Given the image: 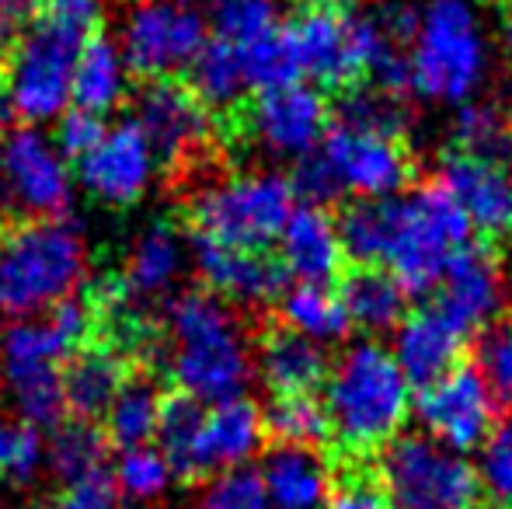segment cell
Returning a JSON list of instances; mask_svg holds the SVG:
<instances>
[{
	"mask_svg": "<svg viewBox=\"0 0 512 509\" xmlns=\"http://www.w3.org/2000/svg\"><path fill=\"white\" fill-rule=\"evenodd\" d=\"M11 102H7V95H4V88H0V136L7 133V129H11Z\"/></svg>",
	"mask_w": 512,
	"mask_h": 509,
	"instance_id": "c3c4849f",
	"label": "cell"
},
{
	"mask_svg": "<svg viewBox=\"0 0 512 509\" xmlns=\"http://www.w3.org/2000/svg\"><path fill=\"white\" fill-rule=\"evenodd\" d=\"M276 245H279V269H283V276L290 272L297 283L328 286V279H335L345 262L338 220L317 203L293 206Z\"/></svg>",
	"mask_w": 512,
	"mask_h": 509,
	"instance_id": "d6986e66",
	"label": "cell"
},
{
	"mask_svg": "<svg viewBox=\"0 0 512 509\" xmlns=\"http://www.w3.org/2000/svg\"><path fill=\"white\" fill-rule=\"evenodd\" d=\"M112 482L115 492L129 503H157V499L168 496L175 471H171L168 457L147 443V447L122 450L119 461H115Z\"/></svg>",
	"mask_w": 512,
	"mask_h": 509,
	"instance_id": "e575fe53",
	"label": "cell"
},
{
	"mask_svg": "<svg viewBox=\"0 0 512 509\" xmlns=\"http://www.w3.org/2000/svg\"><path fill=\"white\" fill-rule=\"evenodd\" d=\"M203 419L206 405L175 394L164 398L161 422H157V450L168 457L175 478H203L199 468V443H203Z\"/></svg>",
	"mask_w": 512,
	"mask_h": 509,
	"instance_id": "f546056e",
	"label": "cell"
},
{
	"mask_svg": "<svg viewBox=\"0 0 512 509\" xmlns=\"http://www.w3.org/2000/svg\"><path fill=\"white\" fill-rule=\"evenodd\" d=\"M502 46H506V53L512 56V14L506 18V25H502Z\"/></svg>",
	"mask_w": 512,
	"mask_h": 509,
	"instance_id": "681fc988",
	"label": "cell"
},
{
	"mask_svg": "<svg viewBox=\"0 0 512 509\" xmlns=\"http://www.w3.org/2000/svg\"><path fill=\"white\" fill-rule=\"evenodd\" d=\"M293 182L279 171H237V175L216 178L192 196V224L196 238L216 245L244 248V252H265L279 241L286 217L293 213Z\"/></svg>",
	"mask_w": 512,
	"mask_h": 509,
	"instance_id": "ba28073f",
	"label": "cell"
},
{
	"mask_svg": "<svg viewBox=\"0 0 512 509\" xmlns=\"http://www.w3.org/2000/svg\"><path fill=\"white\" fill-rule=\"evenodd\" d=\"M0 394H4V381H0Z\"/></svg>",
	"mask_w": 512,
	"mask_h": 509,
	"instance_id": "816d5d0a",
	"label": "cell"
},
{
	"mask_svg": "<svg viewBox=\"0 0 512 509\" xmlns=\"http://www.w3.org/2000/svg\"><path fill=\"white\" fill-rule=\"evenodd\" d=\"M161 391L143 377H129L126 387L115 394L112 408L105 412V440L119 450L147 447L157 436L161 422Z\"/></svg>",
	"mask_w": 512,
	"mask_h": 509,
	"instance_id": "4dcf8cb0",
	"label": "cell"
},
{
	"mask_svg": "<svg viewBox=\"0 0 512 509\" xmlns=\"http://www.w3.org/2000/svg\"><path fill=\"white\" fill-rule=\"evenodd\" d=\"M46 509H122V496L115 492V482L108 471L102 475L81 478V482H67Z\"/></svg>",
	"mask_w": 512,
	"mask_h": 509,
	"instance_id": "b9f144b4",
	"label": "cell"
},
{
	"mask_svg": "<svg viewBox=\"0 0 512 509\" xmlns=\"http://www.w3.org/2000/svg\"><path fill=\"white\" fill-rule=\"evenodd\" d=\"M377 489L391 509H478L481 503L474 464L425 433H401L380 450Z\"/></svg>",
	"mask_w": 512,
	"mask_h": 509,
	"instance_id": "9c48e42d",
	"label": "cell"
},
{
	"mask_svg": "<svg viewBox=\"0 0 512 509\" xmlns=\"http://www.w3.org/2000/svg\"><path fill=\"white\" fill-rule=\"evenodd\" d=\"M189 74H192V95H196L206 109H234L244 98V91H251L241 49L227 46V42H220V39L206 42L203 53H199L196 63L189 67Z\"/></svg>",
	"mask_w": 512,
	"mask_h": 509,
	"instance_id": "1f68e13d",
	"label": "cell"
},
{
	"mask_svg": "<svg viewBox=\"0 0 512 509\" xmlns=\"http://www.w3.org/2000/svg\"><path fill=\"white\" fill-rule=\"evenodd\" d=\"M164 360L178 394L199 405L244 398L255 377V353L244 321L209 290H185L164 311Z\"/></svg>",
	"mask_w": 512,
	"mask_h": 509,
	"instance_id": "7a4b0ae2",
	"label": "cell"
},
{
	"mask_svg": "<svg viewBox=\"0 0 512 509\" xmlns=\"http://www.w3.org/2000/svg\"><path fill=\"white\" fill-rule=\"evenodd\" d=\"M265 440V412L248 398L209 405L203 419V443H199V468L203 475L237 471L258 457Z\"/></svg>",
	"mask_w": 512,
	"mask_h": 509,
	"instance_id": "7402d4cb",
	"label": "cell"
},
{
	"mask_svg": "<svg viewBox=\"0 0 512 509\" xmlns=\"http://www.w3.org/2000/svg\"><path fill=\"white\" fill-rule=\"evenodd\" d=\"M108 440L95 422H67L56 426V433L46 443V468L67 482H81V478L102 475L105 471Z\"/></svg>",
	"mask_w": 512,
	"mask_h": 509,
	"instance_id": "d6a6232c",
	"label": "cell"
},
{
	"mask_svg": "<svg viewBox=\"0 0 512 509\" xmlns=\"http://www.w3.org/2000/svg\"><path fill=\"white\" fill-rule=\"evenodd\" d=\"M129 88V67L122 60L119 46L112 39H95L84 46L81 60L74 70V91H70V105L81 112L102 119L105 112H112L115 105L126 98Z\"/></svg>",
	"mask_w": 512,
	"mask_h": 509,
	"instance_id": "484cf974",
	"label": "cell"
},
{
	"mask_svg": "<svg viewBox=\"0 0 512 509\" xmlns=\"http://www.w3.org/2000/svg\"><path fill=\"white\" fill-rule=\"evenodd\" d=\"M126 356L108 342H88L81 353H74L63 367V398L67 412L77 422L105 419L115 394L126 387Z\"/></svg>",
	"mask_w": 512,
	"mask_h": 509,
	"instance_id": "cb8c5ba5",
	"label": "cell"
},
{
	"mask_svg": "<svg viewBox=\"0 0 512 509\" xmlns=\"http://www.w3.org/2000/svg\"><path fill=\"white\" fill-rule=\"evenodd\" d=\"M495 412H499V401L474 374V367L450 370L436 384L422 387L415 401L422 433L457 454L478 450L488 440V433L495 429Z\"/></svg>",
	"mask_w": 512,
	"mask_h": 509,
	"instance_id": "7c38bea8",
	"label": "cell"
},
{
	"mask_svg": "<svg viewBox=\"0 0 512 509\" xmlns=\"http://www.w3.org/2000/svg\"><path fill=\"white\" fill-rule=\"evenodd\" d=\"M474 374L485 381L499 405H512V325L495 321L478 335L474 346Z\"/></svg>",
	"mask_w": 512,
	"mask_h": 509,
	"instance_id": "74e56055",
	"label": "cell"
},
{
	"mask_svg": "<svg viewBox=\"0 0 512 509\" xmlns=\"http://www.w3.org/2000/svg\"><path fill=\"white\" fill-rule=\"evenodd\" d=\"M209 25L220 42L248 49L279 32L276 0H209Z\"/></svg>",
	"mask_w": 512,
	"mask_h": 509,
	"instance_id": "836d02e7",
	"label": "cell"
},
{
	"mask_svg": "<svg viewBox=\"0 0 512 509\" xmlns=\"http://www.w3.org/2000/svg\"><path fill=\"white\" fill-rule=\"evenodd\" d=\"M154 147L136 123L105 129V136L77 161V182L91 199L105 206H133L150 192L157 178Z\"/></svg>",
	"mask_w": 512,
	"mask_h": 509,
	"instance_id": "5bb4252c",
	"label": "cell"
},
{
	"mask_svg": "<svg viewBox=\"0 0 512 509\" xmlns=\"http://www.w3.org/2000/svg\"><path fill=\"white\" fill-rule=\"evenodd\" d=\"M506 272L488 248L467 245L439 279L436 311L460 332H485L506 307Z\"/></svg>",
	"mask_w": 512,
	"mask_h": 509,
	"instance_id": "e0dca14e",
	"label": "cell"
},
{
	"mask_svg": "<svg viewBox=\"0 0 512 509\" xmlns=\"http://www.w3.org/2000/svg\"><path fill=\"white\" fill-rule=\"evenodd\" d=\"M248 136L255 147L286 161H304L328 133V105L317 88L304 81L269 88L251 102Z\"/></svg>",
	"mask_w": 512,
	"mask_h": 509,
	"instance_id": "4fadbf2b",
	"label": "cell"
},
{
	"mask_svg": "<svg viewBox=\"0 0 512 509\" xmlns=\"http://www.w3.org/2000/svg\"><path fill=\"white\" fill-rule=\"evenodd\" d=\"M345 314L363 332H394L405 321L408 290L384 269H359L338 290Z\"/></svg>",
	"mask_w": 512,
	"mask_h": 509,
	"instance_id": "4316f807",
	"label": "cell"
},
{
	"mask_svg": "<svg viewBox=\"0 0 512 509\" xmlns=\"http://www.w3.org/2000/svg\"><path fill=\"white\" fill-rule=\"evenodd\" d=\"M324 509H391V506H387V499L380 496L377 485L359 482L356 478V482H345L338 492H331V499Z\"/></svg>",
	"mask_w": 512,
	"mask_h": 509,
	"instance_id": "bcb514c9",
	"label": "cell"
},
{
	"mask_svg": "<svg viewBox=\"0 0 512 509\" xmlns=\"http://www.w3.org/2000/svg\"><path fill=\"white\" fill-rule=\"evenodd\" d=\"M474 475H478L481 496L499 506H512V422H502L488 433V440L478 447Z\"/></svg>",
	"mask_w": 512,
	"mask_h": 509,
	"instance_id": "f35d334b",
	"label": "cell"
},
{
	"mask_svg": "<svg viewBox=\"0 0 512 509\" xmlns=\"http://www.w3.org/2000/svg\"><path fill=\"white\" fill-rule=\"evenodd\" d=\"M338 123L401 136L405 133V109L398 105V98L384 95V91H356L338 105Z\"/></svg>",
	"mask_w": 512,
	"mask_h": 509,
	"instance_id": "60d3db41",
	"label": "cell"
},
{
	"mask_svg": "<svg viewBox=\"0 0 512 509\" xmlns=\"http://www.w3.org/2000/svg\"><path fill=\"white\" fill-rule=\"evenodd\" d=\"M133 123L154 147L157 161L175 168L199 157L213 140V116L192 88L171 81H154L140 91Z\"/></svg>",
	"mask_w": 512,
	"mask_h": 509,
	"instance_id": "9a60e30c",
	"label": "cell"
},
{
	"mask_svg": "<svg viewBox=\"0 0 512 509\" xmlns=\"http://www.w3.org/2000/svg\"><path fill=\"white\" fill-rule=\"evenodd\" d=\"M262 489L272 509H324L335 492L328 457L317 447H283L269 450L262 461Z\"/></svg>",
	"mask_w": 512,
	"mask_h": 509,
	"instance_id": "44dd1931",
	"label": "cell"
},
{
	"mask_svg": "<svg viewBox=\"0 0 512 509\" xmlns=\"http://www.w3.org/2000/svg\"><path fill=\"white\" fill-rule=\"evenodd\" d=\"M453 140H457L460 154L495 157V161H502L506 150L512 147V123L495 102H467V105H460V112H457Z\"/></svg>",
	"mask_w": 512,
	"mask_h": 509,
	"instance_id": "d590c367",
	"label": "cell"
},
{
	"mask_svg": "<svg viewBox=\"0 0 512 509\" xmlns=\"http://www.w3.org/2000/svg\"><path fill=\"white\" fill-rule=\"evenodd\" d=\"M74 199V175L53 136L14 126L0 136V220H56Z\"/></svg>",
	"mask_w": 512,
	"mask_h": 509,
	"instance_id": "30bf717a",
	"label": "cell"
},
{
	"mask_svg": "<svg viewBox=\"0 0 512 509\" xmlns=\"http://www.w3.org/2000/svg\"><path fill=\"white\" fill-rule=\"evenodd\" d=\"M192 509H272V506L262 489L258 471L237 468V471L209 475Z\"/></svg>",
	"mask_w": 512,
	"mask_h": 509,
	"instance_id": "ab89813d",
	"label": "cell"
},
{
	"mask_svg": "<svg viewBox=\"0 0 512 509\" xmlns=\"http://www.w3.org/2000/svg\"><path fill=\"white\" fill-rule=\"evenodd\" d=\"M0 381L32 429H56L67 415L63 370L53 363H0Z\"/></svg>",
	"mask_w": 512,
	"mask_h": 509,
	"instance_id": "83f0119b",
	"label": "cell"
},
{
	"mask_svg": "<svg viewBox=\"0 0 512 509\" xmlns=\"http://www.w3.org/2000/svg\"><path fill=\"white\" fill-rule=\"evenodd\" d=\"M408 178L411 154L401 136L335 123L314 154L300 161L293 189H300L317 206L338 196L370 203V199H391L405 192Z\"/></svg>",
	"mask_w": 512,
	"mask_h": 509,
	"instance_id": "52a82bcc",
	"label": "cell"
},
{
	"mask_svg": "<svg viewBox=\"0 0 512 509\" xmlns=\"http://www.w3.org/2000/svg\"><path fill=\"white\" fill-rule=\"evenodd\" d=\"M209 21L192 0H136L122 18L119 53L129 74L168 81L203 53Z\"/></svg>",
	"mask_w": 512,
	"mask_h": 509,
	"instance_id": "8fae6325",
	"label": "cell"
},
{
	"mask_svg": "<svg viewBox=\"0 0 512 509\" xmlns=\"http://www.w3.org/2000/svg\"><path fill=\"white\" fill-rule=\"evenodd\" d=\"M102 25V0H42L39 18L7 49L4 95L32 126L56 123L70 109L74 70Z\"/></svg>",
	"mask_w": 512,
	"mask_h": 509,
	"instance_id": "3957f363",
	"label": "cell"
},
{
	"mask_svg": "<svg viewBox=\"0 0 512 509\" xmlns=\"http://www.w3.org/2000/svg\"><path fill=\"white\" fill-rule=\"evenodd\" d=\"M255 370L276 398H293V394H310L314 387L324 384L328 356H324V346L279 328V332H269L262 339Z\"/></svg>",
	"mask_w": 512,
	"mask_h": 509,
	"instance_id": "d4e9b609",
	"label": "cell"
},
{
	"mask_svg": "<svg viewBox=\"0 0 512 509\" xmlns=\"http://www.w3.org/2000/svg\"><path fill=\"white\" fill-rule=\"evenodd\" d=\"M42 11V0H0V46L11 49Z\"/></svg>",
	"mask_w": 512,
	"mask_h": 509,
	"instance_id": "f6af8a7d",
	"label": "cell"
},
{
	"mask_svg": "<svg viewBox=\"0 0 512 509\" xmlns=\"http://www.w3.org/2000/svg\"><path fill=\"white\" fill-rule=\"evenodd\" d=\"M189 262H192V248L185 245L178 227L168 224V220H154L129 245L126 269H122L119 279L133 304L136 300H154L164 297L182 279Z\"/></svg>",
	"mask_w": 512,
	"mask_h": 509,
	"instance_id": "603a6c76",
	"label": "cell"
},
{
	"mask_svg": "<svg viewBox=\"0 0 512 509\" xmlns=\"http://www.w3.org/2000/svg\"><path fill=\"white\" fill-rule=\"evenodd\" d=\"M192 262L203 276L206 290L227 304H269L283 297V269L265 258V252L216 245V241H192Z\"/></svg>",
	"mask_w": 512,
	"mask_h": 509,
	"instance_id": "ac0fdd59",
	"label": "cell"
},
{
	"mask_svg": "<svg viewBox=\"0 0 512 509\" xmlns=\"http://www.w3.org/2000/svg\"><path fill=\"white\" fill-rule=\"evenodd\" d=\"M408 88L432 105L474 102L492 70L478 0H422L408 28Z\"/></svg>",
	"mask_w": 512,
	"mask_h": 509,
	"instance_id": "277c9868",
	"label": "cell"
},
{
	"mask_svg": "<svg viewBox=\"0 0 512 509\" xmlns=\"http://www.w3.org/2000/svg\"><path fill=\"white\" fill-rule=\"evenodd\" d=\"M310 4H324V0H310Z\"/></svg>",
	"mask_w": 512,
	"mask_h": 509,
	"instance_id": "f907efd6",
	"label": "cell"
},
{
	"mask_svg": "<svg viewBox=\"0 0 512 509\" xmlns=\"http://www.w3.org/2000/svg\"><path fill=\"white\" fill-rule=\"evenodd\" d=\"M105 136V123L91 112H81V109H67L60 119H56V133H53V143L60 147L63 157H74L81 161L91 147Z\"/></svg>",
	"mask_w": 512,
	"mask_h": 509,
	"instance_id": "7bdbcfd3",
	"label": "cell"
},
{
	"mask_svg": "<svg viewBox=\"0 0 512 509\" xmlns=\"http://www.w3.org/2000/svg\"><path fill=\"white\" fill-rule=\"evenodd\" d=\"M88 276V241L77 224L32 220L0 234V318H42Z\"/></svg>",
	"mask_w": 512,
	"mask_h": 509,
	"instance_id": "8992f818",
	"label": "cell"
},
{
	"mask_svg": "<svg viewBox=\"0 0 512 509\" xmlns=\"http://www.w3.org/2000/svg\"><path fill=\"white\" fill-rule=\"evenodd\" d=\"M46 468V440H42L39 429L32 426H18L14 433V454H11V471H7V482L14 489H25Z\"/></svg>",
	"mask_w": 512,
	"mask_h": 509,
	"instance_id": "ee69618b",
	"label": "cell"
},
{
	"mask_svg": "<svg viewBox=\"0 0 512 509\" xmlns=\"http://www.w3.org/2000/svg\"><path fill=\"white\" fill-rule=\"evenodd\" d=\"M328 433L349 454H377L394 443L411 415V384L391 349L366 339L349 346L324 377Z\"/></svg>",
	"mask_w": 512,
	"mask_h": 509,
	"instance_id": "5b68a950",
	"label": "cell"
},
{
	"mask_svg": "<svg viewBox=\"0 0 512 509\" xmlns=\"http://www.w3.org/2000/svg\"><path fill=\"white\" fill-rule=\"evenodd\" d=\"M338 234L345 258L391 272L408 293L439 286L453 258L471 245V224L439 185L352 203L338 220Z\"/></svg>",
	"mask_w": 512,
	"mask_h": 509,
	"instance_id": "6da1fadb",
	"label": "cell"
},
{
	"mask_svg": "<svg viewBox=\"0 0 512 509\" xmlns=\"http://www.w3.org/2000/svg\"><path fill=\"white\" fill-rule=\"evenodd\" d=\"M464 339L457 325L443 318L436 307H425V311L405 314L398 328H394V363L405 374L408 384L429 387L439 377H446L450 370H457V360L464 353Z\"/></svg>",
	"mask_w": 512,
	"mask_h": 509,
	"instance_id": "ffe728a7",
	"label": "cell"
},
{
	"mask_svg": "<svg viewBox=\"0 0 512 509\" xmlns=\"http://www.w3.org/2000/svg\"><path fill=\"white\" fill-rule=\"evenodd\" d=\"M279 314H283L286 332L304 335V339L317 342V346L342 342L352 328L342 297L321 283H297L290 290H283Z\"/></svg>",
	"mask_w": 512,
	"mask_h": 509,
	"instance_id": "f1b7e54d",
	"label": "cell"
},
{
	"mask_svg": "<svg viewBox=\"0 0 512 509\" xmlns=\"http://www.w3.org/2000/svg\"><path fill=\"white\" fill-rule=\"evenodd\" d=\"M14 433H18V426H7V422H0V482H7V471H11Z\"/></svg>",
	"mask_w": 512,
	"mask_h": 509,
	"instance_id": "7dc6e473",
	"label": "cell"
},
{
	"mask_svg": "<svg viewBox=\"0 0 512 509\" xmlns=\"http://www.w3.org/2000/svg\"><path fill=\"white\" fill-rule=\"evenodd\" d=\"M436 185L481 234L499 238L512 231V171L506 161L450 150L439 164Z\"/></svg>",
	"mask_w": 512,
	"mask_h": 509,
	"instance_id": "2e32d148",
	"label": "cell"
},
{
	"mask_svg": "<svg viewBox=\"0 0 512 509\" xmlns=\"http://www.w3.org/2000/svg\"><path fill=\"white\" fill-rule=\"evenodd\" d=\"M265 433L276 436L283 447H317L328 433V415L324 405L310 394L276 398L265 412Z\"/></svg>",
	"mask_w": 512,
	"mask_h": 509,
	"instance_id": "8d00e7d4",
	"label": "cell"
}]
</instances>
